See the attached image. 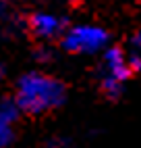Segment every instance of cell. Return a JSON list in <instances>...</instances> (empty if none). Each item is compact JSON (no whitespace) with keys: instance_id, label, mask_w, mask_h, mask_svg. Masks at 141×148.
<instances>
[{"instance_id":"277c9868","label":"cell","mask_w":141,"mask_h":148,"mask_svg":"<svg viewBox=\"0 0 141 148\" xmlns=\"http://www.w3.org/2000/svg\"><path fill=\"white\" fill-rule=\"evenodd\" d=\"M29 29L33 32L35 38L39 40H54L60 38L66 29V19L60 17L56 13H48V11H37L29 17Z\"/></svg>"},{"instance_id":"5b68a950","label":"cell","mask_w":141,"mask_h":148,"mask_svg":"<svg viewBox=\"0 0 141 148\" xmlns=\"http://www.w3.org/2000/svg\"><path fill=\"white\" fill-rule=\"evenodd\" d=\"M21 117V111L15 98H0V148L8 146L15 140V123Z\"/></svg>"},{"instance_id":"ba28073f","label":"cell","mask_w":141,"mask_h":148,"mask_svg":"<svg viewBox=\"0 0 141 148\" xmlns=\"http://www.w3.org/2000/svg\"><path fill=\"white\" fill-rule=\"evenodd\" d=\"M35 54V58H37V61H42V63H46V61H50V54H52V52H50V48H37V50L33 52Z\"/></svg>"},{"instance_id":"8992f818","label":"cell","mask_w":141,"mask_h":148,"mask_svg":"<svg viewBox=\"0 0 141 148\" xmlns=\"http://www.w3.org/2000/svg\"><path fill=\"white\" fill-rule=\"evenodd\" d=\"M48 148H73V144H70V140H66V138H52V140L48 142Z\"/></svg>"},{"instance_id":"6da1fadb","label":"cell","mask_w":141,"mask_h":148,"mask_svg":"<svg viewBox=\"0 0 141 148\" xmlns=\"http://www.w3.org/2000/svg\"><path fill=\"white\" fill-rule=\"evenodd\" d=\"M66 100V86L52 75L29 71L19 77L17 90H15V102L19 111L29 115L48 113L62 106Z\"/></svg>"},{"instance_id":"3957f363","label":"cell","mask_w":141,"mask_h":148,"mask_svg":"<svg viewBox=\"0 0 141 148\" xmlns=\"http://www.w3.org/2000/svg\"><path fill=\"white\" fill-rule=\"evenodd\" d=\"M110 34L100 25H73L60 36V44L70 54H98L104 52Z\"/></svg>"},{"instance_id":"52a82bcc","label":"cell","mask_w":141,"mask_h":148,"mask_svg":"<svg viewBox=\"0 0 141 148\" xmlns=\"http://www.w3.org/2000/svg\"><path fill=\"white\" fill-rule=\"evenodd\" d=\"M131 52H135V54H141V32L133 34L131 36Z\"/></svg>"},{"instance_id":"9c48e42d","label":"cell","mask_w":141,"mask_h":148,"mask_svg":"<svg viewBox=\"0 0 141 148\" xmlns=\"http://www.w3.org/2000/svg\"><path fill=\"white\" fill-rule=\"evenodd\" d=\"M2 77H4V65L0 63V82H2Z\"/></svg>"},{"instance_id":"7a4b0ae2","label":"cell","mask_w":141,"mask_h":148,"mask_svg":"<svg viewBox=\"0 0 141 148\" xmlns=\"http://www.w3.org/2000/svg\"><path fill=\"white\" fill-rule=\"evenodd\" d=\"M131 69L127 65V54L120 48L112 46L106 48L102 54V63H100V86L106 98L116 100L123 94V86L129 79Z\"/></svg>"}]
</instances>
